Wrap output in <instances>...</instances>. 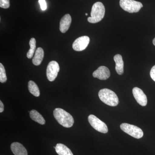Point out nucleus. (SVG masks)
Returning a JSON list of instances; mask_svg holds the SVG:
<instances>
[{"label": "nucleus", "instance_id": "f257e3e1", "mask_svg": "<svg viewBox=\"0 0 155 155\" xmlns=\"http://www.w3.org/2000/svg\"><path fill=\"white\" fill-rule=\"evenodd\" d=\"M54 116L59 124L65 127H72L74 120L71 114L61 108H56L54 110Z\"/></svg>", "mask_w": 155, "mask_h": 155}, {"label": "nucleus", "instance_id": "ddd939ff", "mask_svg": "<svg viewBox=\"0 0 155 155\" xmlns=\"http://www.w3.org/2000/svg\"><path fill=\"white\" fill-rule=\"evenodd\" d=\"M114 61L116 63V70L119 75H121L124 72V62L122 56L116 54L114 57Z\"/></svg>", "mask_w": 155, "mask_h": 155}, {"label": "nucleus", "instance_id": "412c9836", "mask_svg": "<svg viewBox=\"0 0 155 155\" xmlns=\"http://www.w3.org/2000/svg\"><path fill=\"white\" fill-rule=\"evenodd\" d=\"M39 3L40 5L42 11H45L47 8V3L45 0H39Z\"/></svg>", "mask_w": 155, "mask_h": 155}, {"label": "nucleus", "instance_id": "9d476101", "mask_svg": "<svg viewBox=\"0 0 155 155\" xmlns=\"http://www.w3.org/2000/svg\"><path fill=\"white\" fill-rule=\"evenodd\" d=\"M110 75L109 69L105 66H101L93 73V76L100 80H107Z\"/></svg>", "mask_w": 155, "mask_h": 155}, {"label": "nucleus", "instance_id": "20e7f679", "mask_svg": "<svg viewBox=\"0 0 155 155\" xmlns=\"http://www.w3.org/2000/svg\"><path fill=\"white\" fill-rule=\"evenodd\" d=\"M120 7L128 13H137L143 7L142 3L134 0H120Z\"/></svg>", "mask_w": 155, "mask_h": 155}, {"label": "nucleus", "instance_id": "5701e85b", "mask_svg": "<svg viewBox=\"0 0 155 155\" xmlns=\"http://www.w3.org/2000/svg\"><path fill=\"white\" fill-rule=\"evenodd\" d=\"M4 110V105L2 101H0V113H2Z\"/></svg>", "mask_w": 155, "mask_h": 155}, {"label": "nucleus", "instance_id": "f3484780", "mask_svg": "<svg viewBox=\"0 0 155 155\" xmlns=\"http://www.w3.org/2000/svg\"><path fill=\"white\" fill-rule=\"evenodd\" d=\"M28 91L31 94L35 97L39 96L40 94L39 89L35 82L32 81H30L28 83Z\"/></svg>", "mask_w": 155, "mask_h": 155}, {"label": "nucleus", "instance_id": "423d86ee", "mask_svg": "<svg viewBox=\"0 0 155 155\" xmlns=\"http://www.w3.org/2000/svg\"><path fill=\"white\" fill-rule=\"evenodd\" d=\"M88 122L92 127L99 132L107 133L108 131L107 126L104 122L101 121L96 116L90 115L88 117Z\"/></svg>", "mask_w": 155, "mask_h": 155}, {"label": "nucleus", "instance_id": "6e6552de", "mask_svg": "<svg viewBox=\"0 0 155 155\" xmlns=\"http://www.w3.org/2000/svg\"><path fill=\"white\" fill-rule=\"evenodd\" d=\"M90 38L87 36L80 37L76 39L72 44L73 50L81 51L85 50L89 43Z\"/></svg>", "mask_w": 155, "mask_h": 155}, {"label": "nucleus", "instance_id": "0eeeda50", "mask_svg": "<svg viewBox=\"0 0 155 155\" xmlns=\"http://www.w3.org/2000/svg\"><path fill=\"white\" fill-rule=\"evenodd\" d=\"M60 71V67L58 62L51 61L48 64L46 70L47 77L50 81L55 80Z\"/></svg>", "mask_w": 155, "mask_h": 155}, {"label": "nucleus", "instance_id": "6ab92c4d", "mask_svg": "<svg viewBox=\"0 0 155 155\" xmlns=\"http://www.w3.org/2000/svg\"><path fill=\"white\" fill-rule=\"evenodd\" d=\"M7 80L6 76L5 69L3 64H0V82L1 83L5 82Z\"/></svg>", "mask_w": 155, "mask_h": 155}, {"label": "nucleus", "instance_id": "a211bd4d", "mask_svg": "<svg viewBox=\"0 0 155 155\" xmlns=\"http://www.w3.org/2000/svg\"><path fill=\"white\" fill-rule=\"evenodd\" d=\"M30 48L27 53V57L28 59H31L35 53L36 49V40L34 38L31 39L29 42Z\"/></svg>", "mask_w": 155, "mask_h": 155}, {"label": "nucleus", "instance_id": "2eb2a0df", "mask_svg": "<svg viewBox=\"0 0 155 155\" xmlns=\"http://www.w3.org/2000/svg\"><path fill=\"white\" fill-rule=\"evenodd\" d=\"M55 150L56 152L59 155H73L71 150L62 143L56 145Z\"/></svg>", "mask_w": 155, "mask_h": 155}, {"label": "nucleus", "instance_id": "393cba45", "mask_svg": "<svg viewBox=\"0 0 155 155\" xmlns=\"http://www.w3.org/2000/svg\"><path fill=\"white\" fill-rule=\"evenodd\" d=\"M85 15H86V16H87V13H86V14H85Z\"/></svg>", "mask_w": 155, "mask_h": 155}, {"label": "nucleus", "instance_id": "9b49d317", "mask_svg": "<svg viewBox=\"0 0 155 155\" xmlns=\"http://www.w3.org/2000/svg\"><path fill=\"white\" fill-rule=\"evenodd\" d=\"M72 22V18L69 14L64 15L62 17L60 23V30L62 33L67 32L70 27Z\"/></svg>", "mask_w": 155, "mask_h": 155}, {"label": "nucleus", "instance_id": "f8f14e48", "mask_svg": "<svg viewBox=\"0 0 155 155\" xmlns=\"http://www.w3.org/2000/svg\"><path fill=\"white\" fill-rule=\"evenodd\" d=\"M11 150L15 155H28L25 147L18 142H14L11 145Z\"/></svg>", "mask_w": 155, "mask_h": 155}, {"label": "nucleus", "instance_id": "1a4fd4ad", "mask_svg": "<svg viewBox=\"0 0 155 155\" xmlns=\"http://www.w3.org/2000/svg\"><path fill=\"white\" fill-rule=\"evenodd\" d=\"M132 92L134 98L140 105L144 107L147 105V99L146 94L140 88L134 87L132 90Z\"/></svg>", "mask_w": 155, "mask_h": 155}, {"label": "nucleus", "instance_id": "dca6fc26", "mask_svg": "<svg viewBox=\"0 0 155 155\" xmlns=\"http://www.w3.org/2000/svg\"><path fill=\"white\" fill-rule=\"evenodd\" d=\"M31 118L39 124L41 125H44L45 123L44 118H43L41 114H40L38 111L35 110H32L30 112Z\"/></svg>", "mask_w": 155, "mask_h": 155}, {"label": "nucleus", "instance_id": "4be33fe9", "mask_svg": "<svg viewBox=\"0 0 155 155\" xmlns=\"http://www.w3.org/2000/svg\"><path fill=\"white\" fill-rule=\"evenodd\" d=\"M150 75V77L155 82V65L151 69Z\"/></svg>", "mask_w": 155, "mask_h": 155}, {"label": "nucleus", "instance_id": "4468645a", "mask_svg": "<svg viewBox=\"0 0 155 155\" xmlns=\"http://www.w3.org/2000/svg\"><path fill=\"white\" fill-rule=\"evenodd\" d=\"M44 57V51L41 48H38L35 51V54L32 59V63L35 66H39L41 64Z\"/></svg>", "mask_w": 155, "mask_h": 155}, {"label": "nucleus", "instance_id": "39448f33", "mask_svg": "<svg viewBox=\"0 0 155 155\" xmlns=\"http://www.w3.org/2000/svg\"><path fill=\"white\" fill-rule=\"evenodd\" d=\"M120 128L125 133L133 137L134 138L140 139L143 136V131L141 128L135 125L127 123H122L120 125Z\"/></svg>", "mask_w": 155, "mask_h": 155}, {"label": "nucleus", "instance_id": "f03ea898", "mask_svg": "<svg viewBox=\"0 0 155 155\" xmlns=\"http://www.w3.org/2000/svg\"><path fill=\"white\" fill-rule=\"evenodd\" d=\"M98 96L100 100L108 105L116 107L119 104L118 97L116 94L111 90L102 89L99 92Z\"/></svg>", "mask_w": 155, "mask_h": 155}, {"label": "nucleus", "instance_id": "b1692460", "mask_svg": "<svg viewBox=\"0 0 155 155\" xmlns=\"http://www.w3.org/2000/svg\"><path fill=\"white\" fill-rule=\"evenodd\" d=\"M153 44L155 46V38L153 40Z\"/></svg>", "mask_w": 155, "mask_h": 155}, {"label": "nucleus", "instance_id": "aec40b11", "mask_svg": "<svg viewBox=\"0 0 155 155\" xmlns=\"http://www.w3.org/2000/svg\"><path fill=\"white\" fill-rule=\"evenodd\" d=\"M10 0H0V7L3 8H8L10 7Z\"/></svg>", "mask_w": 155, "mask_h": 155}, {"label": "nucleus", "instance_id": "7ed1b4c3", "mask_svg": "<svg viewBox=\"0 0 155 155\" xmlns=\"http://www.w3.org/2000/svg\"><path fill=\"white\" fill-rule=\"evenodd\" d=\"M105 13L104 6L101 2H97L94 3L91 9V16L87 18L90 23H96L100 22L104 18Z\"/></svg>", "mask_w": 155, "mask_h": 155}]
</instances>
